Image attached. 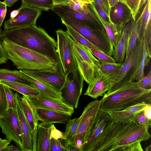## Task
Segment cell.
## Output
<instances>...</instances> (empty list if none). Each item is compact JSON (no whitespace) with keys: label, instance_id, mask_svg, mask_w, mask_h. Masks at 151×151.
I'll return each instance as SVG.
<instances>
[{"label":"cell","instance_id":"cell-18","mask_svg":"<svg viewBox=\"0 0 151 151\" xmlns=\"http://www.w3.org/2000/svg\"><path fill=\"white\" fill-rule=\"evenodd\" d=\"M151 0H147L134 22L137 25L140 37H143L145 44H151Z\"/></svg>","mask_w":151,"mask_h":151},{"label":"cell","instance_id":"cell-19","mask_svg":"<svg viewBox=\"0 0 151 151\" xmlns=\"http://www.w3.org/2000/svg\"><path fill=\"white\" fill-rule=\"evenodd\" d=\"M38 121L45 123L65 124L72 116V114L56 110L35 108Z\"/></svg>","mask_w":151,"mask_h":151},{"label":"cell","instance_id":"cell-21","mask_svg":"<svg viewBox=\"0 0 151 151\" xmlns=\"http://www.w3.org/2000/svg\"><path fill=\"white\" fill-rule=\"evenodd\" d=\"M20 99L23 110L31 133L33 151H36V134L38 120L35 108L26 97L24 95L21 96Z\"/></svg>","mask_w":151,"mask_h":151},{"label":"cell","instance_id":"cell-27","mask_svg":"<svg viewBox=\"0 0 151 151\" xmlns=\"http://www.w3.org/2000/svg\"><path fill=\"white\" fill-rule=\"evenodd\" d=\"M0 80L34 87L23 76L20 70H11L6 68L0 69Z\"/></svg>","mask_w":151,"mask_h":151},{"label":"cell","instance_id":"cell-5","mask_svg":"<svg viewBox=\"0 0 151 151\" xmlns=\"http://www.w3.org/2000/svg\"><path fill=\"white\" fill-rule=\"evenodd\" d=\"M62 23L73 28L95 46L99 50L112 56L114 46L105 30L95 29L70 18L60 17Z\"/></svg>","mask_w":151,"mask_h":151},{"label":"cell","instance_id":"cell-12","mask_svg":"<svg viewBox=\"0 0 151 151\" xmlns=\"http://www.w3.org/2000/svg\"><path fill=\"white\" fill-rule=\"evenodd\" d=\"M51 10L60 18L68 17L79 22L91 28L95 29L105 30L94 9V13L85 14L74 10L70 8L68 4H58L54 5Z\"/></svg>","mask_w":151,"mask_h":151},{"label":"cell","instance_id":"cell-48","mask_svg":"<svg viewBox=\"0 0 151 151\" xmlns=\"http://www.w3.org/2000/svg\"><path fill=\"white\" fill-rule=\"evenodd\" d=\"M6 6L3 2L0 1V26L1 27L6 15Z\"/></svg>","mask_w":151,"mask_h":151},{"label":"cell","instance_id":"cell-14","mask_svg":"<svg viewBox=\"0 0 151 151\" xmlns=\"http://www.w3.org/2000/svg\"><path fill=\"white\" fill-rule=\"evenodd\" d=\"M17 16L6 21L4 25V30L36 25L37 18L42 10L22 4L18 9Z\"/></svg>","mask_w":151,"mask_h":151},{"label":"cell","instance_id":"cell-7","mask_svg":"<svg viewBox=\"0 0 151 151\" xmlns=\"http://www.w3.org/2000/svg\"><path fill=\"white\" fill-rule=\"evenodd\" d=\"M55 32L59 61L64 73L67 77L78 70L73 51V45L75 42L66 31L59 29Z\"/></svg>","mask_w":151,"mask_h":151},{"label":"cell","instance_id":"cell-6","mask_svg":"<svg viewBox=\"0 0 151 151\" xmlns=\"http://www.w3.org/2000/svg\"><path fill=\"white\" fill-rule=\"evenodd\" d=\"M101 101L96 100L90 102L85 108L79 118L75 134L68 139L69 143L81 151L100 110Z\"/></svg>","mask_w":151,"mask_h":151},{"label":"cell","instance_id":"cell-23","mask_svg":"<svg viewBox=\"0 0 151 151\" xmlns=\"http://www.w3.org/2000/svg\"><path fill=\"white\" fill-rule=\"evenodd\" d=\"M73 51L78 69L84 81L88 84L92 82L99 74V68L82 59L74 47Z\"/></svg>","mask_w":151,"mask_h":151},{"label":"cell","instance_id":"cell-60","mask_svg":"<svg viewBox=\"0 0 151 151\" xmlns=\"http://www.w3.org/2000/svg\"><path fill=\"white\" fill-rule=\"evenodd\" d=\"M1 27L0 26V34L2 32V30L1 28Z\"/></svg>","mask_w":151,"mask_h":151},{"label":"cell","instance_id":"cell-55","mask_svg":"<svg viewBox=\"0 0 151 151\" xmlns=\"http://www.w3.org/2000/svg\"><path fill=\"white\" fill-rule=\"evenodd\" d=\"M19 12V9L14 10L10 13V18H13L16 17L18 13Z\"/></svg>","mask_w":151,"mask_h":151},{"label":"cell","instance_id":"cell-25","mask_svg":"<svg viewBox=\"0 0 151 151\" xmlns=\"http://www.w3.org/2000/svg\"><path fill=\"white\" fill-rule=\"evenodd\" d=\"M130 21L124 25L121 37L116 45L114 47L113 58L116 63H123L125 60L128 34Z\"/></svg>","mask_w":151,"mask_h":151},{"label":"cell","instance_id":"cell-50","mask_svg":"<svg viewBox=\"0 0 151 151\" xmlns=\"http://www.w3.org/2000/svg\"><path fill=\"white\" fill-rule=\"evenodd\" d=\"M144 111L148 121L151 122V104L147 105L145 108Z\"/></svg>","mask_w":151,"mask_h":151},{"label":"cell","instance_id":"cell-43","mask_svg":"<svg viewBox=\"0 0 151 151\" xmlns=\"http://www.w3.org/2000/svg\"><path fill=\"white\" fill-rule=\"evenodd\" d=\"M133 121L138 125L146 126L149 128L151 126V122L148 121L144 110L138 113L133 119Z\"/></svg>","mask_w":151,"mask_h":151},{"label":"cell","instance_id":"cell-17","mask_svg":"<svg viewBox=\"0 0 151 151\" xmlns=\"http://www.w3.org/2000/svg\"><path fill=\"white\" fill-rule=\"evenodd\" d=\"M115 78L100 71L92 82L88 84L84 95L95 99L104 96L109 90Z\"/></svg>","mask_w":151,"mask_h":151},{"label":"cell","instance_id":"cell-56","mask_svg":"<svg viewBox=\"0 0 151 151\" xmlns=\"http://www.w3.org/2000/svg\"><path fill=\"white\" fill-rule=\"evenodd\" d=\"M118 1V0H109V4L110 8L114 6Z\"/></svg>","mask_w":151,"mask_h":151},{"label":"cell","instance_id":"cell-58","mask_svg":"<svg viewBox=\"0 0 151 151\" xmlns=\"http://www.w3.org/2000/svg\"><path fill=\"white\" fill-rule=\"evenodd\" d=\"M81 1L86 3H92L89 0H81Z\"/></svg>","mask_w":151,"mask_h":151},{"label":"cell","instance_id":"cell-3","mask_svg":"<svg viewBox=\"0 0 151 151\" xmlns=\"http://www.w3.org/2000/svg\"><path fill=\"white\" fill-rule=\"evenodd\" d=\"M8 59L20 70H40L48 69L56 63L47 56L17 44L4 39H1Z\"/></svg>","mask_w":151,"mask_h":151},{"label":"cell","instance_id":"cell-2","mask_svg":"<svg viewBox=\"0 0 151 151\" xmlns=\"http://www.w3.org/2000/svg\"><path fill=\"white\" fill-rule=\"evenodd\" d=\"M100 101V110L106 112L122 110L142 102L151 104V89H143L134 81L105 94Z\"/></svg>","mask_w":151,"mask_h":151},{"label":"cell","instance_id":"cell-24","mask_svg":"<svg viewBox=\"0 0 151 151\" xmlns=\"http://www.w3.org/2000/svg\"><path fill=\"white\" fill-rule=\"evenodd\" d=\"M52 124L38 123L36 138V151H49Z\"/></svg>","mask_w":151,"mask_h":151},{"label":"cell","instance_id":"cell-20","mask_svg":"<svg viewBox=\"0 0 151 151\" xmlns=\"http://www.w3.org/2000/svg\"><path fill=\"white\" fill-rule=\"evenodd\" d=\"M109 18L112 23L122 27L133 20L130 9L125 3L120 1L110 8Z\"/></svg>","mask_w":151,"mask_h":151},{"label":"cell","instance_id":"cell-53","mask_svg":"<svg viewBox=\"0 0 151 151\" xmlns=\"http://www.w3.org/2000/svg\"><path fill=\"white\" fill-rule=\"evenodd\" d=\"M18 0H4L3 2L6 6L10 7Z\"/></svg>","mask_w":151,"mask_h":151},{"label":"cell","instance_id":"cell-37","mask_svg":"<svg viewBox=\"0 0 151 151\" xmlns=\"http://www.w3.org/2000/svg\"><path fill=\"white\" fill-rule=\"evenodd\" d=\"M151 56L149 54L146 49L145 41L144 39V44L143 50V56L140 66L137 73L135 80L138 81L145 76L144 70L146 66H147L150 61Z\"/></svg>","mask_w":151,"mask_h":151},{"label":"cell","instance_id":"cell-26","mask_svg":"<svg viewBox=\"0 0 151 151\" xmlns=\"http://www.w3.org/2000/svg\"><path fill=\"white\" fill-rule=\"evenodd\" d=\"M23 76L40 93L52 98L62 101L61 93L47 84L34 78L25 73L22 70H19Z\"/></svg>","mask_w":151,"mask_h":151},{"label":"cell","instance_id":"cell-11","mask_svg":"<svg viewBox=\"0 0 151 151\" xmlns=\"http://www.w3.org/2000/svg\"><path fill=\"white\" fill-rule=\"evenodd\" d=\"M72 74V78L66 77L60 93L63 101L68 106L76 109L82 94L84 81L78 69Z\"/></svg>","mask_w":151,"mask_h":151},{"label":"cell","instance_id":"cell-52","mask_svg":"<svg viewBox=\"0 0 151 151\" xmlns=\"http://www.w3.org/2000/svg\"><path fill=\"white\" fill-rule=\"evenodd\" d=\"M70 0H53L54 5L58 4H67Z\"/></svg>","mask_w":151,"mask_h":151},{"label":"cell","instance_id":"cell-9","mask_svg":"<svg viewBox=\"0 0 151 151\" xmlns=\"http://www.w3.org/2000/svg\"><path fill=\"white\" fill-rule=\"evenodd\" d=\"M22 70L29 76L47 84L60 93L67 77L60 61L56 62L53 67L47 69Z\"/></svg>","mask_w":151,"mask_h":151},{"label":"cell","instance_id":"cell-22","mask_svg":"<svg viewBox=\"0 0 151 151\" xmlns=\"http://www.w3.org/2000/svg\"><path fill=\"white\" fill-rule=\"evenodd\" d=\"M147 105L145 102H142L122 110L107 112L115 122L128 123L133 121L135 116L138 113L144 110L145 108Z\"/></svg>","mask_w":151,"mask_h":151},{"label":"cell","instance_id":"cell-13","mask_svg":"<svg viewBox=\"0 0 151 151\" xmlns=\"http://www.w3.org/2000/svg\"><path fill=\"white\" fill-rule=\"evenodd\" d=\"M1 132L10 142L13 141L21 149L22 140L19 124L16 110L8 109L5 116L0 118Z\"/></svg>","mask_w":151,"mask_h":151},{"label":"cell","instance_id":"cell-62","mask_svg":"<svg viewBox=\"0 0 151 151\" xmlns=\"http://www.w3.org/2000/svg\"><path fill=\"white\" fill-rule=\"evenodd\" d=\"M108 0V3H109V0Z\"/></svg>","mask_w":151,"mask_h":151},{"label":"cell","instance_id":"cell-36","mask_svg":"<svg viewBox=\"0 0 151 151\" xmlns=\"http://www.w3.org/2000/svg\"><path fill=\"white\" fill-rule=\"evenodd\" d=\"M125 4L130 9L134 21L138 14L140 12L147 0H124Z\"/></svg>","mask_w":151,"mask_h":151},{"label":"cell","instance_id":"cell-39","mask_svg":"<svg viewBox=\"0 0 151 151\" xmlns=\"http://www.w3.org/2000/svg\"><path fill=\"white\" fill-rule=\"evenodd\" d=\"M68 143V139L65 138H50L49 151H65Z\"/></svg>","mask_w":151,"mask_h":151},{"label":"cell","instance_id":"cell-30","mask_svg":"<svg viewBox=\"0 0 151 151\" xmlns=\"http://www.w3.org/2000/svg\"><path fill=\"white\" fill-rule=\"evenodd\" d=\"M0 84L6 86L12 90L25 96H37L40 94V91L33 86L2 80H0Z\"/></svg>","mask_w":151,"mask_h":151},{"label":"cell","instance_id":"cell-1","mask_svg":"<svg viewBox=\"0 0 151 151\" xmlns=\"http://www.w3.org/2000/svg\"><path fill=\"white\" fill-rule=\"evenodd\" d=\"M0 37L45 55L56 63L60 61L57 42L36 25L4 30Z\"/></svg>","mask_w":151,"mask_h":151},{"label":"cell","instance_id":"cell-16","mask_svg":"<svg viewBox=\"0 0 151 151\" xmlns=\"http://www.w3.org/2000/svg\"><path fill=\"white\" fill-rule=\"evenodd\" d=\"M16 111L18 117L22 140V151H33L32 139L30 129L22 106L20 96L16 92Z\"/></svg>","mask_w":151,"mask_h":151},{"label":"cell","instance_id":"cell-10","mask_svg":"<svg viewBox=\"0 0 151 151\" xmlns=\"http://www.w3.org/2000/svg\"><path fill=\"white\" fill-rule=\"evenodd\" d=\"M114 122L107 112L100 110L81 151H93L102 134Z\"/></svg>","mask_w":151,"mask_h":151},{"label":"cell","instance_id":"cell-38","mask_svg":"<svg viewBox=\"0 0 151 151\" xmlns=\"http://www.w3.org/2000/svg\"><path fill=\"white\" fill-rule=\"evenodd\" d=\"M79 118L70 119L67 122L66 128L64 132V137L68 139L72 137L76 133L77 129Z\"/></svg>","mask_w":151,"mask_h":151},{"label":"cell","instance_id":"cell-57","mask_svg":"<svg viewBox=\"0 0 151 151\" xmlns=\"http://www.w3.org/2000/svg\"><path fill=\"white\" fill-rule=\"evenodd\" d=\"M145 151H151V145H150L145 148Z\"/></svg>","mask_w":151,"mask_h":151},{"label":"cell","instance_id":"cell-61","mask_svg":"<svg viewBox=\"0 0 151 151\" xmlns=\"http://www.w3.org/2000/svg\"><path fill=\"white\" fill-rule=\"evenodd\" d=\"M91 2V3H92V2H94V1L93 0H89Z\"/></svg>","mask_w":151,"mask_h":151},{"label":"cell","instance_id":"cell-47","mask_svg":"<svg viewBox=\"0 0 151 151\" xmlns=\"http://www.w3.org/2000/svg\"><path fill=\"white\" fill-rule=\"evenodd\" d=\"M105 12L109 17L110 7L107 0H93Z\"/></svg>","mask_w":151,"mask_h":151},{"label":"cell","instance_id":"cell-31","mask_svg":"<svg viewBox=\"0 0 151 151\" xmlns=\"http://www.w3.org/2000/svg\"><path fill=\"white\" fill-rule=\"evenodd\" d=\"M74 48L77 51L82 59L93 65L99 68V60L96 58L87 47L76 42Z\"/></svg>","mask_w":151,"mask_h":151},{"label":"cell","instance_id":"cell-28","mask_svg":"<svg viewBox=\"0 0 151 151\" xmlns=\"http://www.w3.org/2000/svg\"><path fill=\"white\" fill-rule=\"evenodd\" d=\"M138 27L134 20L131 21L127 36V47L125 60L131 56L138 39L140 38Z\"/></svg>","mask_w":151,"mask_h":151},{"label":"cell","instance_id":"cell-34","mask_svg":"<svg viewBox=\"0 0 151 151\" xmlns=\"http://www.w3.org/2000/svg\"><path fill=\"white\" fill-rule=\"evenodd\" d=\"M22 5L47 11L54 6L53 0H22Z\"/></svg>","mask_w":151,"mask_h":151},{"label":"cell","instance_id":"cell-33","mask_svg":"<svg viewBox=\"0 0 151 151\" xmlns=\"http://www.w3.org/2000/svg\"><path fill=\"white\" fill-rule=\"evenodd\" d=\"M99 60V70L104 73L115 77L119 73L123 64V63H112Z\"/></svg>","mask_w":151,"mask_h":151},{"label":"cell","instance_id":"cell-59","mask_svg":"<svg viewBox=\"0 0 151 151\" xmlns=\"http://www.w3.org/2000/svg\"><path fill=\"white\" fill-rule=\"evenodd\" d=\"M118 1H120L125 4V2L124 0H118Z\"/></svg>","mask_w":151,"mask_h":151},{"label":"cell","instance_id":"cell-4","mask_svg":"<svg viewBox=\"0 0 151 151\" xmlns=\"http://www.w3.org/2000/svg\"><path fill=\"white\" fill-rule=\"evenodd\" d=\"M143 44V37H140L131 56L128 59L125 60L120 70L106 94L112 92L135 80L142 59Z\"/></svg>","mask_w":151,"mask_h":151},{"label":"cell","instance_id":"cell-41","mask_svg":"<svg viewBox=\"0 0 151 151\" xmlns=\"http://www.w3.org/2000/svg\"><path fill=\"white\" fill-rule=\"evenodd\" d=\"M6 97L8 104V109L16 110L15 94L9 87L4 85Z\"/></svg>","mask_w":151,"mask_h":151},{"label":"cell","instance_id":"cell-29","mask_svg":"<svg viewBox=\"0 0 151 151\" xmlns=\"http://www.w3.org/2000/svg\"><path fill=\"white\" fill-rule=\"evenodd\" d=\"M96 12L102 23L110 40L114 47L121 37L124 26H117L111 22H104L99 15L96 10Z\"/></svg>","mask_w":151,"mask_h":151},{"label":"cell","instance_id":"cell-44","mask_svg":"<svg viewBox=\"0 0 151 151\" xmlns=\"http://www.w3.org/2000/svg\"><path fill=\"white\" fill-rule=\"evenodd\" d=\"M137 82L141 88L145 90L151 89V70L146 76Z\"/></svg>","mask_w":151,"mask_h":151},{"label":"cell","instance_id":"cell-54","mask_svg":"<svg viewBox=\"0 0 151 151\" xmlns=\"http://www.w3.org/2000/svg\"><path fill=\"white\" fill-rule=\"evenodd\" d=\"M8 151H20L21 150L19 149L17 147L15 146L13 144L9 146L8 145Z\"/></svg>","mask_w":151,"mask_h":151},{"label":"cell","instance_id":"cell-45","mask_svg":"<svg viewBox=\"0 0 151 151\" xmlns=\"http://www.w3.org/2000/svg\"><path fill=\"white\" fill-rule=\"evenodd\" d=\"M92 4L97 13L104 21L106 22H111L109 17L108 16L105 12L99 5L94 2H92Z\"/></svg>","mask_w":151,"mask_h":151},{"label":"cell","instance_id":"cell-49","mask_svg":"<svg viewBox=\"0 0 151 151\" xmlns=\"http://www.w3.org/2000/svg\"><path fill=\"white\" fill-rule=\"evenodd\" d=\"M8 60L6 52L1 45L0 37V65L6 63Z\"/></svg>","mask_w":151,"mask_h":151},{"label":"cell","instance_id":"cell-8","mask_svg":"<svg viewBox=\"0 0 151 151\" xmlns=\"http://www.w3.org/2000/svg\"><path fill=\"white\" fill-rule=\"evenodd\" d=\"M148 129L147 126L136 124L109 151H143L141 143L150 138Z\"/></svg>","mask_w":151,"mask_h":151},{"label":"cell","instance_id":"cell-51","mask_svg":"<svg viewBox=\"0 0 151 151\" xmlns=\"http://www.w3.org/2000/svg\"><path fill=\"white\" fill-rule=\"evenodd\" d=\"M10 142L7 139H2L0 137V151L4 147L9 145Z\"/></svg>","mask_w":151,"mask_h":151},{"label":"cell","instance_id":"cell-40","mask_svg":"<svg viewBox=\"0 0 151 151\" xmlns=\"http://www.w3.org/2000/svg\"><path fill=\"white\" fill-rule=\"evenodd\" d=\"M8 109V104L3 84H0V118L4 117Z\"/></svg>","mask_w":151,"mask_h":151},{"label":"cell","instance_id":"cell-35","mask_svg":"<svg viewBox=\"0 0 151 151\" xmlns=\"http://www.w3.org/2000/svg\"><path fill=\"white\" fill-rule=\"evenodd\" d=\"M65 26L67 29L66 31L76 43L83 45L89 49L98 50L95 46L73 28L68 25Z\"/></svg>","mask_w":151,"mask_h":151},{"label":"cell","instance_id":"cell-15","mask_svg":"<svg viewBox=\"0 0 151 151\" xmlns=\"http://www.w3.org/2000/svg\"><path fill=\"white\" fill-rule=\"evenodd\" d=\"M25 96L34 108L54 110L71 114L74 112V108L62 101L52 98L40 92L37 96Z\"/></svg>","mask_w":151,"mask_h":151},{"label":"cell","instance_id":"cell-46","mask_svg":"<svg viewBox=\"0 0 151 151\" xmlns=\"http://www.w3.org/2000/svg\"><path fill=\"white\" fill-rule=\"evenodd\" d=\"M50 138H53L55 139L65 138L64 137V132H63L57 129L54 124H52L51 126L50 135Z\"/></svg>","mask_w":151,"mask_h":151},{"label":"cell","instance_id":"cell-32","mask_svg":"<svg viewBox=\"0 0 151 151\" xmlns=\"http://www.w3.org/2000/svg\"><path fill=\"white\" fill-rule=\"evenodd\" d=\"M67 4L71 9L81 13L87 14L94 12L92 3H85L81 0H70Z\"/></svg>","mask_w":151,"mask_h":151},{"label":"cell","instance_id":"cell-42","mask_svg":"<svg viewBox=\"0 0 151 151\" xmlns=\"http://www.w3.org/2000/svg\"><path fill=\"white\" fill-rule=\"evenodd\" d=\"M89 49L91 53L97 58L100 60L109 63L116 62L112 56L108 55L99 50L93 49Z\"/></svg>","mask_w":151,"mask_h":151}]
</instances>
